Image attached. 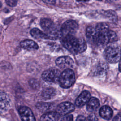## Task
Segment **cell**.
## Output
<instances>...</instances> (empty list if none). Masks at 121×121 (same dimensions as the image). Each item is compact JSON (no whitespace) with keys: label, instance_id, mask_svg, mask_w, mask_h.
<instances>
[{"label":"cell","instance_id":"6da1fadb","mask_svg":"<svg viewBox=\"0 0 121 121\" xmlns=\"http://www.w3.org/2000/svg\"><path fill=\"white\" fill-rule=\"evenodd\" d=\"M61 43L66 49L74 54L81 53L86 49V44L85 40L78 38L74 35L63 37Z\"/></svg>","mask_w":121,"mask_h":121},{"label":"cell","instance_id":"7a4b0ae2","mask_svg":"<svg viewBox=\"0 0 121 121\" xmlns=\"http://www.w3.org/2000/svg\"><path fill=\"white\" fill-rule=\"evenodd\" d=\"M109 26L104 23H99L95 27L94 33L90 39L98 46H103L109 43L108 32Z\"/></svg>","mask_w":121,"mask_h":121},{"label":"cell","instance_id":"3957f363","mask_svg":"<svg viewBox=\"0 0 121 121\" xmlns=\"http://www.w3.org/2000/svg\"><path fill=\"white\" fill-rule=\"evenodd\" d=\"M104 56L108 62L111 63H115L120 60L121 50L117 46L109 45L104 50Z\"/></svg>","mask_w":121,"mask_h":121},{"label":"cell","instance_id":"277c9868","mask_svg":"<svg viewBox=\"0 0 121 121\" xmlns=\"http://www.w3.org/2000/svg\"><path fill=\"white\" fill-rule=\"evenodd\" d=\"M75 81V76L74 71L70 69H65L60 74L59 82L60 86L64 88H68L72 86Z\"/></svg>","mask_w":121,"mask_h":121},{"label":"cell","instance_id":"5b68a950","mask_svg":"<svg viewBox=\"0 0 121 121\" xmlns=\"http://www.w3.org/2000/svg\"><path fill=\"white\" fill-rule=\"evenodd\" d=\"M60 74L61 73L58 69L50 68L43 72L42 78L48 84H53L59 82Z\"/></svg>","mask_w":121,"mask_h":121},{"label":"cell","instance_id":"8992f818","mask_svg":"<svg viewBox=\"0 0 121 121\" xmlns=\"http://www.w3.org/2000/svg\"><path fill=\"white\" fill-rule=\"evenodd\" d=\"M78 28V23L73 20H68L65 21L61 26L60 29L61 36L64 37L67 35H73Z\"/></svg>","mask_w":121,"mask_h":121},{"label":"cell","instance_id":"52a82bcc","mask_svg":"<svg viewBox=\"0 0 121 121\" xmlns=\"http://www.w3.org/2000/svg\"><path fill=\"white\" fill-rule=\"evenodd\" d=\"M18 112L22 121H36L33 112L28 107H20Z\"/></svg>","mask_w":121,"mask_h":121},{"label":"cell","instance_id":"ba28073f","mask_svg":"<svg viewBox=\"0 0 121 121\" xmlns=\"http://www.w3.org/2000/svg\"><path fill=\"white\" fill-rule=\"evenodd\" d=\"M56 64L59 67L66 69L72 68L74 65V61L70 57L68 56H61L58 58L55 61Z\"/></svg>","mask_w":121,"mask_h":121},{"label":"cell","instance_id":"9c48e42d","mask_svg":"<svg viewBox=\"0 0 121 121\" xmlns=\"http://www.w3.org/2000/svg\"><path fill=\"white\" fill-rule=\"evenodd\" d=\"M75 109L74 105L69 102H65L59 104L57 107V112L60 115H66L72 112Z\"/></svg>","mask_w":121,"mask_h":121},{"label":"cell","instance_id":"30bf717a","mask_svg":"<svg viewBox=\"0 0 121 121\" xmlns=\"http://www.w3.org/2000/svg\"><path fill=\"white\" fill-rule=\"evenodd\" d=\"M91 95L89 91H83L75 101V105L77 107H82L87 104L91 98Z\"/></svg>","mask_w":121,"mask_h":121},{"label":"cell","instance_id":"8fae6325","mask_svg":"<svg viewBox=\"0 0 121 121\" xmlns=\"http://www.w3.org/2000/svg\"><path fill=\"white\" fill-rule=\"evenodd\" d=\"M40 25L44 30V32L45 33L52 32L57 28L53 21L49 18L41 19L40 20Z\"/></svg>","mask_w":121,"mask_h":121},{"label":"cell","instance_id":"7c38bea8","mask_svg":"<svg viewBox=\"0 0 121 121\" xmlns=\"http://www.w3.org/2000/svg\"><path fill=\"white\" fill-rule=\"evenodd\" d=\"M10 106L9 99L7 94L3 91L0 92V109L1 113H4L7 112Z\"/></svg>","mask_w":121,"mask_h":121},{"label":"cell","instance_id":"4fadbf2b","mask_svg":"<svg viewBox=\"0 0 121 121\" xmlns=\"http://www.w3.org/2000/svg\"><path fill=\"white\" fill-rule=\"evenodd\" d=\"M60 117V114L57 112H50L43 114L40 121H58Z\"/></svg>","mask_w":121,"mask_h":121},{"label":"cell","instance_id":"5bb4252c","mask_svg":"<svg viewBox=\"0 0 121 121\" xmlns=\"http://www.w3.org/2000/svg\"><path fill=\"white\" fill-rule=\"evenodd\" d=\"M20 44L22 48L28 50H35L38 49V44L34 41L30 39L22 41Z\"/></svg>","mask_w":121,"mask_h":121},{"label":"cell","instance_id":"9a60e30c","mask_svg":"<svg viewBox=\"0 0 121 121\" xmlns=\"http://www.w3.org/2000/svg\"><path fill=\"white\" fill-rule=\"evenodd\" d=\"M99 114L103 119L108 120L111 119L113 114V112L109 106L104 105L100 109Z\"/></svg>","mask_w":121,"mask_h":121},{"label":"cell","instance_id":"2e32d148","mask_svg":"<svg viewBox=\"0 0 121 121\" xmlns=\"http://www.w3.org/2000/svg\"><path fill=\"white\" fill-rule=\"evenodd\" d=\"M100 103L99 100L94 97H91L86 105V109L89 112L95 111L99 106Z\"/></svg>","mask_w":121,"mask_h":121},{"label":"cell","instance_id":"e0dca14e","mask_svg":"<svg viewBox=\"0 0 121 121\" xmlns=\"http://www.w3.org/2000/svg\"><path fill=\"white\" fill-rule=\"evenodd\" d=\"M56 94V90L52 87H47L43 90L42 92V97L45 99L53 98Z\"/></svg>","mask_w":121,"mask_h":121},{"label":"cell","instance_id":"ac0fdd59","mask_svg":"<svg viewBox=\"0 0 121 121\" xmlns=\"http://www.w3.org/2000/svg\"><path fill=\"white\" fill-rule=\"evenodd\" d=\"M30 33L32 37L35 39H47V36L44 32H42L37 28H34L30 30Z\"/></svg>","mask_w":121,"mask_h":121},{"label":"cell","instance_id":"d6986e66","mask_svg":"<svg viewBox=\"0 0 121 121\" xmlns=\"http://www.w3.org/2000/svg\"><path fill=\"white\" fill-rule=\"evenodd\" d=\"M107 69V64L105 63H99L96 66L94 74L95 76H98L103 75L106 72Z\"/></svg>","mask_w":121,"mask_h":121},{"label":"cell","instance_id":"ffe728a7","mask_svg":"<svg viewBox=\"0 0 121 121\" xmlns=\"http://www.w3.org/2000/svg\"><path fill=\"white\" fill-rule=\"evenodd\" d=\"M105 17L111 20L112 22H115L117 19V16L116 12L113 10H107L104 12Z\"/></svg>","mask_w":121,"mask_h":121},{"label":"cell","instance_id":"44dd1931","mask_svg":"<svg viewBox=\"0 0 121 121\" xmlns=\"http://www.w3.org/2000/svg\"><path fill=\"white\" fill-rule=\"evenodd\" d=\"M36 108L41 111H45L49 110L51 107V104L49 103H38L37 104Z\"/></svg>","mask_w":121,"mask_h":121},{"label":"cell","instance_id":"7402d4cb","mask_svg":"<svg viewBox=\"0 0 121 121\" xmlns=\"http://www.w3.org/2000/svg\"><path fill=\"white\" fill-rule=\"evenodd\" d=\"M108 36L109 43L115 41L117 38L116 33L112 30H109L108 32Z\"/></svg>","mask_w":121,"mask_h":121},{"label":"cell","instance_id":"603a6c76","mask_svg":"<svg viewBox=\"0 0 121 121\" xmlns=\"http://www.w3.org/2000/svg\"><path fill=\"white\" fill-rule=\"evenodd\" d=\"M29 84L33 89H37L39 87V83L38 81L35 78H32L30 79L29 81Z\"/></svg>","mask_w":121,"mask_h":121},{"label":"cell","instance_id":"cb8c5ba5","mask_svg":"<svg viewBox=\"0 0 121 121\" xmlns=\"http://www.w3.org/2000/svg\"><path fill=\"white\" fill-rule=\"evenodd\" d=\"M98 118L94 113H91L87 118L86 121H97Z\"/></svg>","mask_w":121,"mask_h":121},{"label":"cell","instance_id":"d4e9b609","mask_svg":"<svg viewBox=\"0 0 121 121\" xmlns=\"http://www.w3.org/2000/svg\"><path fill=\"white\" fill-rule=\"evenodd\" d=\"M73 117L72 115H66L62 118L61 121H73Z\"/></svg>","mask_w":121,"mask_h":121},{"label":"cell","instance_id":"484cf974","mask_svg":"<svg viewBox=\"0 0 121 121\" xmlns=\"http://www.w3.org/2000/svg\"><path fill=\"white\" fill-rule=\"evenodd\" d=\"M7 5L10 7H15L16 6L17 1V0H6Z\"/></svg>","mask_w":121,"mask_h":121},{"label":"cell","instance_id":"4316f807","mask_svg":"<svg viewBox=\"0 0 121 121\" xmlns=\"http://www.w3.org/2000/svg\"><path fill=\"white\" fill-rule=\"evenodd\" d=\"M76 121H86V118L83 115H78Z\"/></svg>","mask_w":121,"mask_h":121},{"label":"cell","instance_id":"83f0119b","mask_svg":"<svg viewBox=\"0 0 121 121\" xmlns=\"http://www.w3.org/2000/svg\"><path fill=\"white\" fill-rule=\"evenodd\" d=\"M112 121H121V114H117L113 118Z\"/></svg>","mask_w":121,"mask_h":121},{"label":"cell","instance_id":"f1b7e54d","mask_svg":"<svg viewBox=\"0 0 121 121\" xmlns=\"http://www.w3.org/2000/svg\"><path fill=\"white\" fill-rule=\"evenodd\" d=\"M43 2L46 3L47 4H54L55 3V1H52V0H45V1H43Z\"/></svg>","mask_w":121,"mask_h":121},{"label":"cell","instance_id":"f546056e","mask_svg":"<svg viewBox=\"0 0 121 121\" xmlns=\"http://www.w3.org/2000/svg\"><path fill=\"white\" fill-rule=\"evenodd\" d=\"M119 70L121 72V57L120 60H119Z\"/></svg>","mask_w":121,"mask_h":121}]
</instances>
